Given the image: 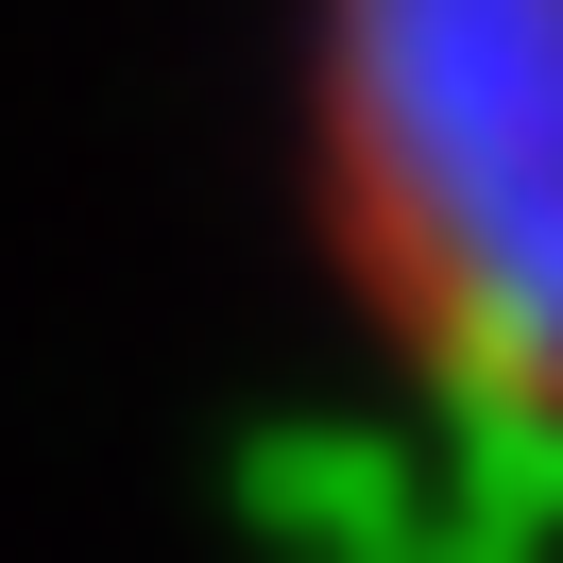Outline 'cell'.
<instances>
[{"instance_id": "6da1fadb", "label": "cell", "mask_w": 563, "mask_h": 563, "mask_svg": "<svg viewBox=\"0 0 563 563\" xmlns=\"http://www.w3.org/2000/svg\"><path fill=\"white\" fill-rule=\"evenodd\" d=\"M308 172L358 308L461 393L547 376V0H308Z\"/></svg>"}]
</instances>
